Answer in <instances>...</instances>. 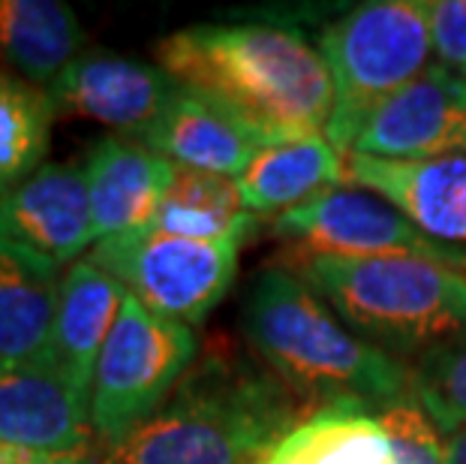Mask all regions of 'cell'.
<instances>
[{
  "label": "cell",
  "instance_id": "ba28073f",
  "mask_svg": "<svg viewBox=\"0 0 466 464\" xmlns=\"http://www.w3.org/2000/svg\"><path fill=\"white\" fill-rule=\"evenodd\" d=\"M277 239L295 253L322 256H419L466 274V251L436 242L428 232L361 187H331L299 209L274 217Z\"/></svg>",
  "mask_w": 466,
  "mask_h": 464
},
{
  "label": "cell",
  "instance_id": "6da1fadb",
  "mask_svg": "<svg viewBox=\"0 0 466 464\" xmlns=\"http://www.w3.org/2000/svg\"><path fill=\"white\" fill-rule=\"evenodd\" d=\"M157 64L250 139L286 145L329 127L334 88L319 48L280 25H193L157 43Z\"/></svg>",
  "mask_w": 466,
  "mask_h": 464
},
{
  "label": "cell",
  "instance_id": "d6986e66",
  "mask_svg": "<svg viewBox=\"0 0 466 464\" xmlns=\"http://www.w3.org/2000/svg\"><path fill=\"white\" fill-rule=\"evenodd\" d=\"M82 43V25L61 0H0V57L27 85H55Z\"/></svg>",
  "mask_w": 466,
  "mask_h": 464
},
{
  "label": "cell",
  "instance_id": "cb8c5ba5",
  "mask_svg": "<svg viewBox=\"0 0 466 464\" xmlns=\"http://www.w3.org/2000/svg\"><path fill=\"white\" fill-rule=\"evenodd\" d=\"M376 419L389 434L394 464H445V434L412 392L376 410Z\"/></svg>",
  "mask_w": 466,
  "mask_h": 464
},
{
  "label": "cell",
  "instance_id": "d4e9b609",
  "mask_svg": "<svg viewBox=\"0 0 466 464\" xmlns=\"http://www.w3.org/2000/svg\"><path fill=\"white\" fill-rule=\"evenodd\" d=\"M428 25L440 64L466 78V0H431Z\"/></svg>",
  "mask_w": 466,
  "mask_h": 464
},
{
  "label": "cell",
  "instance_id": "7402d4cb",
  "mask_svg": "<svg viewBox=\"0 0 466 464\" xmlns=\"http://www.w3.org/2000/svg\"><path fill=\"white\" fill-rule=\"evenodd\" d=\"M55 118L48 91L0 73V200L43 166Z\"/></svg>",
  "mask_w": 466,
  "mask_h": 464
},
{
  "label": "cell",
  "instance_id": "e0dca14e",
  "mask_svg": "<svg viewBox=\"0 0 466 464\" xmlns=\"http://www.w3.org/2000/svg\"><path fill=\"white\" fill-rule=\"evenodd\" d=\"M136 142L175 166L226 175V179H238L259 151V145L229 115L181 85L163 115Z\"/></svg>",
  "mask_w": 466,
  "mask_h": 464
},
{
  "label": "cell",
  "instance_id": "5bb4252c",
  "mask_svg": "<svg viewBox=\"0 0 466 464\" xmlns=\"http://www.w3.org/2000/svg\"><path fill=\"white\" fill-rule=\"evenodd\" d=\"M94 239L147 230L172 184L175 163L127 136L100 139L85 160Z\"/></svg>",
  "mask_w": 466,
  "mask_h": 464
},
{
  "label": "cell",
  "instance_id": "5b68a950",
  "mask_svg": "<svg viewBox=\"0 0 466 464\" xmlns=\"http://www.w3.org/2000/svg\"><path fill=\"white\" fill-rule=\"evenodd\" d=\"M428 4L373 0L334 18L319 34L334 103L325 139L350 157L370 115L431 64Z\"/></svg>",
  "mask_w": 466,
  "mask_h": 464
},
{
  "label": "cell",
  "instance_id": "9c48e42d",
  "mask_svg": "<svg viewBox=\"0 0 466 464\" xmlns=\"http://www.w3.org/2000/svg\"><path fill=\"white\" fill-rule=\"evenodd\" d=\"M350 154L394 163L466 154V78L428 64L376 108Z\"/></svg>",
  "mask_w": 466,
  "mask_h": 464
},
{
  "label": "cell",
  "instance_id": "ac0fdd59",
  "mask_svg": "<svg viewBox=\"0 0 466 464\" xmlns=\"http://www.w3.org/2000/svg\"><path fill=\"white\" fill-rule=\"evenodd\" d=\"M346 179L343 154L322 136L286 145H265L238 175V196L253 217H271L299 209L307 200Z\"/></svg>",
  "mask_w": 466,
  "mask_h": 464
},
{
  "label": "cell",
  "instance_id": "8992f818",
  "mask_svg": "<svg viewBox=\"0 0 466 464\" xmlns=\"http://www.w3.org/2000/svg\"><path fill=\"white\" fill-rule=\"evenodd\" d=\"M199 356L190 325L166 320L130 293L100 353L91 389V431L106 449L145 426Z\"/></svg>",
  "mask_w": 466,
  "mask_h": 464
},
{
  "label": "cell",
  "instance_id": "484cf974",
  "mask_svg": "<svg viewBox=\"0 0 466 464\" xmlns=\"http://www.w3.org/2000/svg\"><path fill=\"white\" fill-rule=\"evenodd\" d=\"M0 464H100L94 452H36L0 440Z\"/></svg>",
  "mask_w": 466,
  "mask_h": 464
},
{
  "label": "cell",
  "instance_id": "44dd1931",
  "mask_svg": "<svg viewBox=\"0 0 466 464\" xmlns=\"http://www.w3.org/2000/svg\"><path fill=\"white\" fill-rule=\"evenodd\" d=\"M262 464H394L376 413L334 404L310 413Z\"/></svg>",
  "mask_w": 466,
  "mask_h": 464
},
{
  "label": "cell",
  "instance_id": "30bf717a",
  "mask_svg": "<svg viewBox=\"0 0 466 464\" xmlns=\"http://www.w3.org/2000/svg\"><path fill=\"white\" fill-rule=\"evenodd\" d=\"M46 91L55 115L87 118L138 139L163 115L177 82L160 64L96 48L78 55Z\"/></svg>",
  "mask_w": 466,
  "mask_h": 464
},
{
  "label": "cell",
  "instance_id": "52a82bcc",
  "mask_svg": "<svg viewBox=\"0 0 466 464\" xmlns=\"http://www.w3.org/2000/svg\"><path fill=\"white\" fill-rule=\"evenodd\" d=\"M238 253L241 242H193L136 230L96 242L87 260L151 314L196 325L235 284Z\"/></svg>",
  "mask_w": 466,
  "mask_h": 464
},
{
  "label": "cell",
  "instance_id": "4316f807",
  "mask_svg": "<svg viewBox=\"0 0 466 464\" xmlns=\"http://www.w3.org/2000/svg\"><path fill=\"white\" fill-rule=\"evenodd\" d=\"M445 464H466V428L445 438Z\"/></svg>",
  "mask_w": 466,
  "mask_h": 464
},
{
  "label": "cell",
  "instance_id": "7c38bea8",
  "mask_svg": "<svg viewBox=\"0 0 466 464\" xmlns=\"http://www.w3.org/2000/svg\"><path fill=\"white\" fill-rule=\"evenodd\" d=\"M346 175L361 191L391 202L431 239L466 242V154L412 163L350 154Z\"/></svg>",
  "mask_w": 466,
  "mask_h": 464
},
{
  "label": "cell",
  "instance_id": "277c9868",
  "mask_svg": "<svg viewBox=\"0 0 466 464\" xmlns=\"http://www.w3.org/2000/svg\"><path fill=\"white\" fill-rule=\"evenodd\" d=\"M295 272L389 356H424L466 329V274L419 256L299 253Z\"/></svg>",
  "mask_w": 466,
  "mask_h": 464
},
{
  "label": "cell",
  "instance_id": "603a6c76",
  "mask_svg": "<svg viewBox=\"0 0 466 464\" xmlns=\"http://www.w3.org/2000/svg\"><path fill=\"white\" fill-rule=\"evenodd\" d=\"M412 395L445 438L466 428V329L412 365Z\"/></svg>",
  "mask_w": 466,
  "mask_h": 464
},
{
  "label": "cell",
  "instance_id": "4fadbf2b",
  "mask_svg": "<svg viewBox=\"0 0 466 464\" xmlns=\"http://www.w3.org/2000/svg\"><path fill=\"white\" fill-rule=\"evenodd\" d=\"M0 440L36 452H87L91 410L48 365L0 359Z\"/></svg>",
  "mask_w": 466,
  "mask_h": 464
},
{
  "label": "cell",
  "instance_id": "7a4b0ae2",
  "mask_svg": "<svg viewBox=\"0 0 466 464\" xmlns=\"http://www.w3.org/2000/svg\"><path fill=\"white\" fill-rule=\"evenodd\" d=\"M241 332L256 359L313 410L352 404L376 413L412 392L410 365L359 338L289 265L253 274Z\"/></svg>",
  "mask_w": 466,
  "mask_h": 464
},
{
  "label": "cell",
  "instance_id": "9a60e30c",
  "mask_svg": "<svg viewBox=\"0 0 466 464\" xmlns=\"http://www.w3.org/2000/svg\"><path fill=\"white\" fill-rule=\"evenodd\" d=\"M124 299V286L108 278L103 269H96L91 260L73 263L61 281L48 365L87 410H91L96 362H100Z\"/></svg>",
  "mask_w": 466,
  "mask_h": 464
},
{
  "label": "cell",
  "instance_id": "3957f363",
  "mask_svg": "<svg viewBox=\"0 0 466 464\" xmlns=\"http://www.w3.org/2000/svg\"><path fill=\"white\" fill-rule=\"evenodd\" d=\"M307 417L268 368L208 353L145 426L106 449L103 464H262Z\"/></svg>",
  "mask_w": 466,
  "mask_h": 464
},
{
  "label": "cell",
  "instance_id": "8fae6325",
  "mask_svg": "<svg viewBox=\"0 0 466 464\" xmlns=\"http://www.w3.org/2000/svg\"><path fill=\"white\" fill-rule=\"evenodd\" d=\"M0 232L57 265L85 253L96 242L85 166H39L22 187L0 200Z\"/></svg>",
  "mask_w": 466,
  "mask_h": 464
},
{
  "label": "cell",
  "instance_id": "ffe728a7",
  "mask_svg": "<svg viewBox=\"0 0 466 464\" xmlns=\"http://www.w3.org/2000/svg\"><path fill=\"white\" fill-rule=\"evenodd\" d=\"M256 226L244 209L235 179L175 166L172 184L147 230L193 242H241Z\"/></svg>",
  "mask_w": 466,
  "mask_h": 464
},
{
  "label": "cell",
  "instance_id": "2e32d148",
  "mask_svg": "<svg viewBox=\"0 0 466 464\" xmlns=\"http://www.w3.org/2000/svg\"><path fill=\"white\" fill-rule=\"evenodd\" d=\"M57 269L55 260L0 232V359L48 365L64 281Z\"/></svg>",
  "mask_w": 466,
  "mask_h": 464
}]
</instances>
